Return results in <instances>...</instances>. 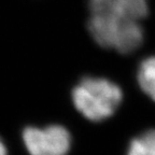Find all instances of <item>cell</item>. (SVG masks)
Segmentation results:
<instances>
[{
	"label": "cell",
	"mask_w": 155,
	"mask_h": 155,
	"mask_svg": "<svg viewBox=\"0 0 155 155\" xmlns=\"http://www.w3.org/2000/svg\"><path fill=\"white\" fill-rule=\"evenodd\" d=\"M138 82L141 90L155 101V56L145 58L140 64Z\"/></svg>",
	"instance_id": "3"
},
{
	"label": "cell",
	"mask_w": 155,
	"mask_h": 155,
	"mask_svg": "<svg viewBox=\"0 0 155 155\" xmlns=\"http://www.w3.org/2000/svg\"><path fill=\"white\" fill-rule=\"evenodd\" d=\"M122 97L121 88L102 78H84L72 91V101L77 110L93 122L110 117L120 107Z\"/></svg>",
	"instance_id": "1"
},
{
	"label": "cell",
	"mask_w": 155,
	"mask_h": 155,
	"mask_svg": "<svg viewBox=\"0 0 155 155\" xmlns=\"http://www.w3.org/2000/svg\"><path fill=\"white\" fill-rule=\"evenodd\" d=\"M149 13L148 0H124V14L131 21L139 22Z\"/></svg>",
	"instance_id": "6"
},
{
	"label": "cell",
	"mask_w": 155,
	"mask_h": 155,
	"mask_svg": "<svg viewBox=\"0 0 155 155\" xmlns=\"http://www.w3.org/2000/svg\"><path fill=\"white\" fill-rule=\"evenodd\" d=\"M0 155H8V151L5 148V144L3 143V141L0 139Z\"/></svg>",
	"instance_id": "7"
},
{
	"label": "cell",
	"mask_w": 155,
	"mask_h": 155,
	"mask_svg": "<svg viewBox=\"0 0 155 155\" xmlns=\"http://www.w3.org/2000/svg\"><path fill=\"white\" fill-rule=\"evenodd\" d=\"M23 141L30 155H67L71 148L70 134L61 125L27 127Z\"/></svg>",
	"instance_id": "2"
},
{
	"label": "cell",
	"mask_w": 155,
	"mask_h": 155,
	"mask_svg": "<svg viewBox=\"0 0 155 155\" xmlns=\"http://www.w3.org/2000/svg\"><path fill=\"white\" fill-rule=\"evenodd\" d=\"M127 155H155V129L134 138L129 143Z\"/></svg>",
	"instance_id": "5"
},
{
	"label": "cell",
	"mask_w": 155,
	"mask_h": 155,
	"mask_svg": "<svg viewBox=\"0 0 155 155\" xmlns=\"http://www.w3.org/2000/svg\"><path fill=\"white\" fill-rule=\"evenodd\" d=\"M88 5L91 15L104 17H126L124 14V0H90Z\"/></svg>",
	"instance_id": "4"
}]
</instances>
